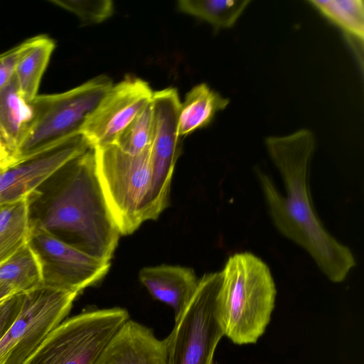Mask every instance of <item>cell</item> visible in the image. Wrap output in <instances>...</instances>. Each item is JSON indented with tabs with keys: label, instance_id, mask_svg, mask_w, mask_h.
I'll use <instances>...</instances> for the list:
<instances>
[{
	"label": "cell",
	"instance_id": "cell-22",
	"mask_svg": "<svg viewBox=\"0 0 364 364\" xmlns=\"http://www.w3.org/2000/svg\"><path fill=\"white\" fill-rule=\"evenodd\" d=\"M49 1L75 14L82 23L87 24L100 23L110 17L114 11L113 3L109 0H50Z\"/></svg>",
	"mask_w": 364,
	"mask_h": 364
},
{
	"label": "cell",
	"instance_id": "cell-26",
	"mask_svg": "<svg viewBox=\"0 0 364 364\" xmlns=\"http://www.w3.org/2000/svg\"><path fill=\"white\" fill-rule=\"evenodd\" d=\"M18 293L8 285L0 284V301L11 295Z\"/></svg>",
	"mask_w": 364,
	"mask_h": 364
},
{
	"label": "cell",
	"instance_id": "cell-14",
	"mask_svg": "<svg viewBox=\"0 0 364 364\" xmlns=\"http://www.w3.org/2000/svg\"><path fill=\"white\" fill-rule=\"evenodd\" d=\"M32 120V107L21 96L14 74L0 89V141L13 162Z\"/></svg>",
	"mask_w": 364,
	"mask_h": 364
},
{
	"label": "cell",
	"instance_id": "cell-19",
	"mask_svg": "<svg viewBox=\"0 0 364 364\" xmlns=\"http://www.w3.org/2000/svg\"><path fill=\"white\" fill-rule=\"evenodd\" d=\"M250 1L218 0H181L179 10L211 24L215 29L232 27Z\"/></svg>",
	"mask_w": 364,
	"mask_h": 364
},
{
	"label": "cell",
	"instance_id": "cell-17",
	"mask_svg": "<svg viewBox=\"0 0 364 364\" xmlns=\"http://www.w3.org/2000/svg\"><path fill=\"white\" fill-rule=\"evenodd\" d=\"M55 47L53 40L44 35L39 36L34 46L19 62L15 77L26 101L30 102L38 95L42 76Z\"/></svg>",
	"mask_w": 364,
	"mask_h": 364
},
{
	"label": "cell",
	"instance_id": "cell-23",
	"mask_svg": "<svg viewBox=\"0 0 364 364\" xmlns=\"http://www.w3.org/2000/svg\"><path fill=\"white\" fill-rule=\"evenodd\" d=\"M39 36L28 38L0 54V89L14 75L21 60L34 46Z\"/></svg>",
	"mask_w": 364,
	"mask_h": 364
},
{
	"label": "cell",
	"instance_id": "cell-27",
	"mask_svg": "<svg viewBox=\"0 0 364 364\" xmlns=\"http://www.w3.org/2000/svg\"><path fill=\"white\" fill-rule=\"evenodd\" d=\"M2 168H2V167H1V166H0V170H1Z\"/></svg>",
	"mask_w": 364,
	"mask_h": 364
},
{
	"label": "cell",
	"instance_id": "cell-9",
	"mask_svg": "<svg viewBox=\"0 0 364 364\" xmlns=\"http://www.w3.org/2000/svg\"><path fill=\"white\" fill-rule=\"evenodd\" d=\"M28 245L46 286L79 294L97 284L110 267V262L92 257L45 230L31 229Z\"/></svg>",
	"mask_w": 364,
	"mask_h": 364
},
{
	"label": "cell",
	"instance_id": "cell-3",
	"mask_svg": "<svg viewBox=\"0 0 364 364\" xmlns=\"http://www.w3.org/2000/svg\"><path fill=\"white\" fill-rule=\"evenodd\" d=\"M221 272L218 313L224 336L237 345L255 343L274 308L276 287L267 265L250 252L230 256Z\"/></svg>",
	"mask_w": 364,
	"mask_h": 364
},
{
	"label": "cell",
	"instance_id": "cell-12",
	"mask_svg": "<svg viewBox=\"0 0 364 364\" xmlns=\"http://www.w3.org/2000/svg\"><path fill=\"white\" fill-rule=\"evenodd\" d=\"M95 364H165L164 343L151 328L129 318Z\"/></svg>",
	"mask_w": 364,
	"mask_h": 364
},
{
	"label": "cell",
	"instance_id": "cell-15",
	"mask_svg": "<svg viewBox=\"0 0 364 364\" xmlns=\"http://www.w3.org/2000/svg\"><path fill=\"white\" fill-rule=\"evenodd\" d=\"M229 99L211 89L206 83L196 85L181 103L178 130L181 137L210 124L215 114L226 108Z\"/></svg>",
	"mask_w": 364,
	"mask_h": 364
},
{
	"label": "cell",
	"instance_id": "cell-1",
	"mask_svg": "<svg viewBox=\"0 0 364 364\" xmlns=\"http://www.w3.org/2000/svg\"><path fill=\"white\" fill-rule=\"evenodd\" d=\"M265 145L286 189L284 196L268 175L257 169L274 225L306 250L329 280L343 282L355 267V260L349 248L324 228L314 210L309 184L315 148L313 133L303 129L287 136H269Z\"/></svg>",
	"mask_w": 364,
	"mask_h": 364
},
{
	"label": "cell",
	"instance_id": "cell-13",
	"mask_svg": "<svg viewBox=\"0 0 364 364\" xmlns=\"http://www.w3.org/2000/svg\"><path fill=\"white\" fill-rule=\"evenodd\" d=\"M139 277L153 298L172 308L175 320L187 307L199 283L192 269L181 266L144 267Z\"/></svg>",
	"mask_w": 364,
	"mask_h": 364
},
{
	"label": "cell",
	"instance_id": "cell-7",
	"mask_svg": "<svg viewBox=\"0 0 364 364\" xmlns=\"http://www.w3.org/2000/svg\"><path fill=\"white\" fill-rule=\"evenodd\" d=\"M97 178L120 234L133 233L144 223L141 206L150 178V146L137 155L114 144L94 149Z\"/></svg>",
	"mask_w": 364,
	"mask_h": 364
},
{
	"label": "cell",
	"instance_id": "cell-16",
	"mask_svg": "<svg viewBox=\"0 0 364 364\" xmlns=\"http://www.w3.org/2000/svg\"><path fill=\"white\" fill-rule=\"evenodd\" d=\"M30 232L28 198L0 206V264L28 244Z\"/></svg>",
	"mask_w": 364,
	"mask_h": 364
},
{
	"label": "cell",
	"instance_id": "cell-4",
	"mask_svg": "<svg viewBox=\"0 0 364 364\" xmlns=\"http://www.w3.org/2000/svg\"><path fill=\"white\" fill-rule=\"evenodd\" d=\"M112 85L109 77L101 75L63 92L38 95L30 102L33 120L14 161L80 132Z\"/></svg>",
	"mask_w": 364,
	"mask_h": 364
},
{
	"label": "cell",
	"instance_id": "cell-18",
	"mask_svg": "<svg viewBox=\"0 0 364 364\" xmlns=\"http://www.w3.org/2000/svg\"><path fill=\"white\" fill-rule=\"evenodd\" d=\"M0 284L16 292H27L43 285L38 261L28 244L0 264Z\"/></svg>",
	"mask_w": 364,
	"mask_h": 364
},
{
	"label": "cell",
	"instance_id": "cell-20",
	"mask_svg": "<svg viewBox=\"0 0 364 364\" xmlns=\"http://www.w3.org/2000/svg\"><path fill=\"white\" fill-rule=\"evenodd\" d=\"M309 2L347 34L363 41L364 36L363 1L312 0Z\"/></svg>",
	"mask_w": 364,
	"mask_h": 364
},
{
	"label": "cell",
	"instance_id": "cell-11",
	"mask_svg": "<svg viewBox=\"0 0 364 364\" xmlns=\"http://www.w3.org/2000/svg\"><path fill=\"white\" fill-rule=\"evenodd\" d=\"M153 93L146 81L132 75L125 77L105 93L80 133L92 149L113 144L118 134L151 100Z\"/></svg>",
	"mask_w": 364,
	"mask_h": 364
},
{
	"label": "cell",
	"instance_id": "cell-6",
	"mask_svg": "<svg viewBox=\"0 0 364 364\" xmlns=\"http://www.w3.org/2000/svg\"><path fill=\"white\" fill-rule=\"evenodd\" d=\"M221 272L205 274L171 333L164 339L165 364H216L214 355L224 336L218 313Z\"/></svg>",
	"mask_w": 364,
	"mask_h": 364
},
{
	"label": "cell",
	"instance_id": "cell-2",
	"mask_svg": "<svg viewBox=\"0 0 364 364\" xmlns=\"http://www.w3.org/2000/svg\"><path fill=\"white\" fill-rule=\"evenodd\" d=\"M28 200L31 229L47 230L92 257L110 262L120 233L97 178L94 149L65 164Z\"/></svg>",
	"mask_w": 364,
	"mask_h": 364
},
{
	"label": "cell",
	"instance_id": "cell-24",
	"mask_svg": "<svg viewBox=\"0 0 364 364\" xmlns=\"http://www.w3.org/2000/svg\"><path fill=\"white\" fill-rule=\"evenodd\" d=\"M24 299L25 292L16 293L0 305V340L20 314Z\"/></svg>",
	"mask_w": 364,
	"mask_h": 364
},
{
	"label": "cell",
	"instance_id": "cell-21",
	"mask_svg": "<svg viewBox=\"0 0 364 364\" xmlns=\"http://www.w3.org/2000/svg\"><path fill=\"white\" fill-rule=\"evenodd\" d=\"M153 132L151 100L118 134L113 144L122 151L137 155L149 148Z\"/></svg>",
	"mask_w": 364,
	"mask_h": 364
},
{
	"label": "cell",
	"instance_id": "cell-25",
	"mask_svg": "<svg viewBox=\"0 0 364 364\" xmlns=\"http://www.w3.org/2000/svg\"><path fill=\"white\" fill-rule=\"evenodd\" d=\"M13 163L10 156L0 141V166L5 168Z\"/></svg>",
	"mask_w": 364,
	"mask_h": 364
},
{
	"label": "cell",
	"instance_id": "cell-5",
	"mask_svg": "<svg viewBox=\"0 0 364 364\" xmlns=\"http://www.w3.org/2000/svg\"><path fill=\"white\" fill-rule=\"evenodd\" d=\"M129 319L119 307L82 311L50 332L23 364H95Z\"/></svg>",
	"mask_w": 364,
	"mask_h": 364
},
{
	"label": "cell",
	"instance_id": "cell-10",
	"mask_svg": "<svg viewBox=\"0 0 364 364\" xmlns=\"http://www.w3.org/2000/svg\"><path fill=\"white\" fill-rule=\"evenodd\" d=\"M92 148L80 132L0 170V206L28 198L65 164Z\"/></svg>",
	"mask_w": 364,
	"mask_h": 364
},
{
	"label": "cell",
	"instance_id": "cell-8",
	"mask_svg": "<svg viewBox=\"0 0 364 364\" xmlns=\"http://www.w3.org/2000/svg\"><path fill=\"white\" fill-rule=\"evenodd\" d=\"M77 295L43 284L25 292L20 314L0 340V364H23L68 316Z\"/></svg>",
	"mask_w": 364,
	"mask_h": 364
}]
</instances>
